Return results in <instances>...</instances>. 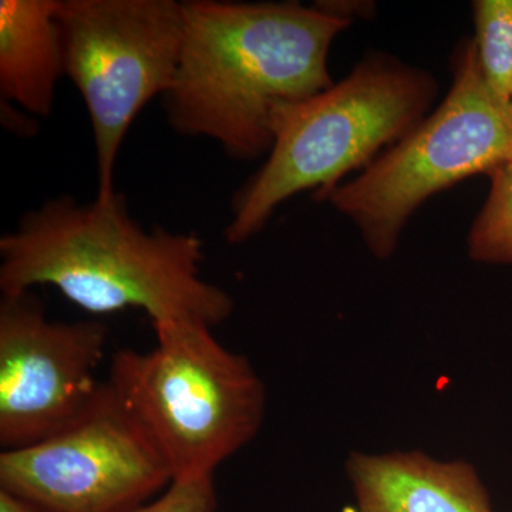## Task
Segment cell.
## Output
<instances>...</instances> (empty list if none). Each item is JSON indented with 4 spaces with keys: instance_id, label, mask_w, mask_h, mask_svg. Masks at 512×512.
<instances>
[{
    "instance_id": "obj_1",
    "label": "cell",
    "mask_w": 512,
    "mask_h": 512,
    "mask_svg": "<svg viewBox=\"0 0 512 512\" xmlns=\"http://www.w3.org/2000/svg\"><path fill=\"white\" fill-rule=\"evenodd\" d=\"M184 10L167 119L238 161L268 156L279 114L333 86L330 47L352 25L316 3L190 0Z\"/></svg>"
},
{
    "instance_id": "obj_2",
    "label": "cell",
    "mask_w": 512,
    "mask_h": 512,
    "mask_svg": "<svg viewBox=\"0 0 512 512\" xmlns=\"http://www.w3.org/2000/svg\"><path fill=\"white\" fill-rule=\"evenodd\" d=\"M204 258L200 235L144 228L120 192L86 204L60 195L25 212L0 238V291L49 285L94 315L140 309L151 323L215 328L235 303L201 275Z\"/></svg>"
},
{
    "instance_id": "obj_3",
    "label": "cell",
    "mask_w": 512,
    "mask_h": 512,
    "mask_svg": "<svg viewBox=\"0 0 512 512\" xmlns=\"http://www.w3.org/2000/svg\"><path fill=\"white\" fill-rule=\"evenodd\" d=\"M437 90L426 70L373 52L339 83L286 107L264 165L232 198L225 239L242 244L293 195L312 190L320 201L365 170L429 116Z\"/></svg>"
},
{
    "instance_id": "obj_4",
    "label": "cell",
    "mask_w": 512,
    "mask_h": 512,
    "mask_svg": "<svg viewBox=\"0 0 512 512\" xmlns=\"http://www.w3.org/2000/svg\"><path fill=\"white\" fill-rule=\"evenodd\" d=\"M156 346L121 349L109 383L178 478L214 476L264 420L261 377L244 355L195 320L153 323Z\"/></svg>"
},
{
    "instance_id": "obj_5",
    "label": "cell",
    "mask_w": 512,
    "mask_h": 512,
    "mask_svg": "<svg viewBox=\"0 0 512 512\" xmlns=\"http://www.w3.org/2000/svg\"><path fill=\"white\" fill-rule=\"evenodd\" d=\"M451 72L436 110L320 200L356 225L376 258L394 254L407 222L433 195L512 160L511 109L488 89L473 39L458 43Z\"/></svg>"
},
{
    "instance_id": "obj_6",
    "label": "cell",
    "mask_w": 512,
    "mask_h": 512,
    "mask_svg": "<svg viewBox=\"0 0 512 512\" xmlns=\"http://www.w3.org/2000/svg\"><path fill=\"white\" fill-rule=\"evenodd\" d=\"M64 76L92 124L97 194L113 195L114 168L141 110L170 90L183 47L184 2L59 0Z\"/></svg>"
},
{
    "instance_id": "obj_7",
    "label": "cell",
    "mask_w": 512,
    "mask_h": 512,
    "mask_svg": "<svg viewBox=\"0 0 512 512\" xmlns=\"http://www.w3.org/2000/svg\"><path fill=\"white\" fill-rule=\"evenodd\" d=\"M171 483L164 457L109 380L66 429L0 453V488L42 512H130Z\"/></svg>"
},
{
    "instance_id": "obj_8",
    "label": "cell",
    "mask_w": 512,
    "mask_h": 512,
    "mask_svg": "<svg viewBox=\"0 0 512 512\" xmlns=\"http://www.w3.org/2000/svg\"><path fill=\"white\" fill-rule=\"evenodd\" d=\"M99 320L47 319L32 291L0 299V446H30L66 429L96 399L106 356Z\"/></svg>"
},
{
    "instance_id": "obj_9",
    "label": "cell",
    "mask_w": 512,
    "mask_h": 512,
    "mask_svg": "<svg viewBox=\"0 0 512 512\" xmlns=\"http://www.w3.org/2000/svg\"><path fill=\"white\" fill-rule=\"evenodd\" d=\"M360 512H495L473 466L412 453L360 454L348 461Z\"/></svg>"
},
{
    "instance_id": "obj_10",
    "label": "cell",
    "mask_w": 512,
    "mask_h": 512,
    "mask_svg": "<svg viewBox=\"0 0 512 512\" xmlns=\"http://www.w3.org/2000/svg\"><path fill=\"white\" fill-rule=\"evenodd\" d=\"M57 5L59 0L0 2V92L6 103L35 117L52 114L64 76Z\"/></svg>"
},
{
    "instance_id": "obj_11",
    "label": "cell",
    "mask_w": 512,
    "mask_h": 512,
    "mask_svg": "<svg viewBox=\"0 0 512 512\" xmlns=\"http://www.w3.org/2000/svg\"><path fill=\"white\" fill-rule=\"evenodd\" d=\"M478 64L488 89L505 106L512 99V0H476L471 5Z\"/></svg>"
},
{
    "instance_id": "obj_12",
    "label": "cell",
    "mask_w": 512,
    "mask_h": 512,
    "mask_svg": "<svg viewBox=\"0 0 512 512\" xmlns=\"http://www.w3.org/2000/svg\"><path fill=\"white\" fill-rule=\"evenodd\" d=\"M488 178L490 192L468 232V255L483 264H512V160Z\"/></svg>"
},
{
    "instance_id": "obj_13",
    "label": "cell",
    "mask_w": 512,
    "mask_h": 512,
    "mask_svg": "<svg viewBox=\"0 0 512 512\" xmlns=\"http://www.w3.org/2000/svg\"><path fill=\"white\" fill-rule=\"evenodd\" d=\"M217 490L214 476L185 477L174 480L147 504L130 512H215Z\"/></svg>"
},
{
    "instance_id": "obj_14",
    "label": "cell",
    "mask_w": 512,
    "mask_h": 512,
    "mask_svg": "<svg viewBox=\"0 0 512 512\" xmlns=\"http://www.w3.org/2000/svg\"><path fill=\"white\" fill-rule=\"evenodd\" d=\"M0 512H42L28 501L0 488Z\"/></svg>"
},
{
    "instance_id": "obj_15",
    "label": "cell",
    "mask_w": 512,
    "mask_h": 512,
    "mask_svg": "<svg viewBox=\"0 0 512 512\" xmlns=\"http://www.w3.org/2000/svg\"><path fill=\"white\" fill-rule=\"evenodd\" d=\"M510 109H511V113H512V99H511V103H510Z\"/></svg>"
}]
</instances>
